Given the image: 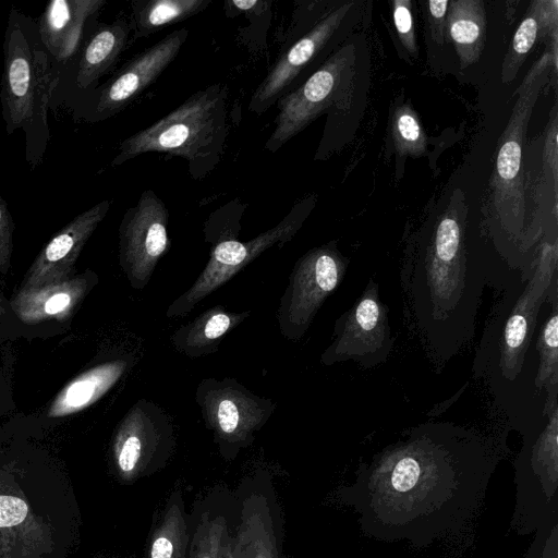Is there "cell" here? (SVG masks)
<instances>
[{
  "label": "cell",
  "instance_id": "1",
  "mask_svg": "<svg viewBox=\"0 0 558 558\" xmlns=\"http://www.w3.org/2000/svg\"><path fill=\"white\" fill-rule=\"evenodd\" d=\"M505 452L498 439L475 429L422 423L360 462L339 497L364 535L422 549L474 518Z\"/></svg>",
  "mask_w": 558,
  "mask_h": 558
},
{
  "label": "cell",
  "instance_id": "2",
  "mask_svg": "<svg viewBox=\"0 0 558 558\" xmlns=\"http://www.w3.org/2000/svg\"><path fill=\"white\" fill-rule=\"evenodd\" d=\"M507 274L472 256L462 193L409 241L400 268L404 319L435 365L442 367L473 340L484 289L502 292L522 277Z\"/></svg>",
  "mask_w": 558,
  "mask_h": 558
},
{
  "label": "cell",
  "instance_id": "3",
  "mask_svg": "<svg viewBox=\"0 0 558 558\" xmlns=\"http://www.w3.org/2000/svg\"><path fill=\"white\" fill-rule=\"evenodd\" d=\"M557 242H544L531 274L502 291L485 326L473 365L486 379L514 427L523 432L545 416L546 395L535 389V347L541 310L557 286Z\"/></svg>",
  "mask_w": 558,
  "mask_h": 558
},
{
  "label": "cell",
  "instance_id": "4",
  "mask_svg": "<svg viewBox=\"0 0 558 558\" xmlns=\"http://www.w3.org/2000/svg\"><path fill=\"white\" fill-rule=\"evenodd\" d=\"M59 72L44 47L37 24L11 9L3 41L1 113L8 135L25 133V157L33 170L44 159L50 140L48 106Z\"/></svg>",
  "mask_w": 558,
  "mask_h": 558
},
{
  "label": "cell",
  "instance_id": "5",
  "mask_svg": "<svg viewBox=\"0 0 558 558\" xmlns=\"http://www.w3.org/2000/svg\"><path fill=\"white\" fill-rule=\"evenodd\" d=\"M228 86L216 83L191 95L178 108L125 138L111 161L118 167L145 153L183 158L194 179L220 161L228 135Z\"/></svg>",
  "mask_w": 558,
  "mask_h": 558
},
{
  "label": "cell",
  "instance_id": "6",
  "mask_svg": "<svg viewBox=\"0 0 558 558\" xmlns=\"http://www.w3.org/2000/svg\"><path fill=\"white\" fill-rule=\"evenodd\" d=\"M556 48L546 51L531 68L517 89L518 95L508 125L499 138L495 168L490 180L492 209L497 227L511 246L526 253L525 201L522 149L532 110L548 80L551 64L556 66ZM510 246V247H511Z\"/></svg>",
  "mask_w": 558,
  "mask_h": 558
},
{
  "label": "cell",
  "instance_id": "7",
  "mask_svg": "<svg viewBox=\"0 0 558 558\" xmlns=\"http://www.w3.org/2000/svg\"><path fill=\"white\" fill-rule=\"evenodd\" d=\"M522 435L523 445L513 464L510 530L527 535L558 519V395L547 398L544 420Z\"/></svg>",
  "mask_w": 558,
  "mask_h": 558
},
{
  "label": "cell",
  "instance_id": "8",
  "mask_svg": "<svg viewBox=\"0 0 558 558\" xmlns=\"http://www.w3.org/2000/svg\"><path fill=\"white\" fill-rule=\"evenodd\" d=\"M317 202L312 194L299 201L272 228L252 240L228 239L213 244L209 259L192 286L167 307L166 317L181 318L191 313L206 296L227 283L262 253L281 247L302 228Z\"/></svg>",
  "mask_w": 558,
  "mask_h": 558
},
{
  "label": "cell",
  "instance_id": "9",
  "mask_svg": "<svg viewBox=\"0 0 558 558\" xmlns=\"http://www.w3.org/2000/svg\"><path fill=\"white\" fill-rule=\"evenodd\" d=\"M205 426L226 457L250 446L277 409L269 398L255 395L232 377H207L195 390Z\"/></svg>",
  "mask_w": 558,
  "mask_h": 558
},
{
  "label": "cell",
  "instance_id": "10",
  "mask_svg": "<svg viewBox=\"0 0 558 558\" xmlns=\"http://www.w3.org/2000/svg\"><path fill=\"white\" fill-rule=\"evenodd\" d=\"M354 49L344 46L329 57L304 83L276 104L278 116L265 148L278 151L324 111L349 106L353 80Z\"/></svg>",
  "mask_w": 558,
  "mask_h": 558
},
{
  "label": "cell",
  "instance_id": "11",
  "mask_svg": "<svg viewBox=\"0 0 558 558\" xmlns=\"http://www.w3.org/2000/svg\"><path fill=\"white\" fill-rule=\"evenodd\" d=\"M349 259L335 242L313 247L295 262L276 313L283 338L304 337L327 298L341 282Z\"/></svg>",
  "mask_w": 558,
  "mask_h": 558
},
{
  "label": "cell",
  "instance_id": "12",
  "mask_svg": "<svg viewBox=\"0 0 558 558\" xmlns=\"http://www.w3.org/2000/svg\"><path fill=\"white\" fill-rule=\"evenodd\" d=\"M388 308L380 300L378 284L369 279L353 305L340 315L333 326L332 340L320 355L329 366L353 361L364 368L386 362L393 348Z\"/></svg>",
  "mask_w": 558,
  "mask_h": 558
},
{
  "label": "cell",
  "instance_id": "13",
  "mask_svg": "<svg viewBox=\"0 0 558 558\" xmlns=\"http://www.w3.org/2000/svg\"><path fill=\"white\" fill-rule=\"evenodd\" d=\"M169 211L158 195L144 191L119 227V263L135 290L149 282L161 257L169 251Z\"/></svg>",
  "mask_w": 558,
  "mask_h": 558
},
{
  "label": "cell",
  "instance_id": "14",
  "mask_svg": "<svg viewBox=\"0 0 558 558\" xmlns=\"http://www.w3.org/2000/svg\"><path fill=\"white\" fill-rule=\"evenodd\" d=\"M173 426L168 413L147 399L137 400L125 413L112 438L111 453L120 480L132 482L155 461L170 452Z\"/></svg>",
  "mask_w": 558,
  "mask_h": 558
},
{
  "label": "cell",
  "instance_id": "15",
  "mask_svg": "<svg viewBox=\"0 0 558 558\" xmlns=\"http://www.w3.org/2000/svg\"><path fill=\"white\" fill-rule=\"evenodd\" d=\"M345 2L324 16L314 27L281 52L268 74L253 93L248 110L262 114L302 83L310 65L317 61L351 10Z\"/></svg>",
  "mask_w": 558,
  "mask_h": 558
},
{
  "label": "cell",
  "instance_id": "16",
  "mask_svg": "<svg viewBox=\"0 0 558 558\" xmlns=\"http://www.w3.org/2000/svg\"><path fill=\"white\" fill-rule=\"evenodd\" d=\"M187 37V28L174 29L124 63L95 92L87 119L92 122L102 121L125 109L168 68Z\"/></svg>",
  "mask_w": 558,
  "mask_h": 558
},
{
  "label": "cell",
  "instance_id": "17",
  "mask_svg": "<svg viewBox=\"0 0 558 558\" xmlns=\"http://www.w3.org/2000/svg\"><path fill=\"white\" fill-rule=\"evenodd\" d=\"M110 205L109 199L97 203L56 233L27 270L21 289L62 282L72 278L81 251L106 217Z\"/></svg>",
  "mask_w": 558,
  "mask_h": 558
},
{
  "label": "cell",
  "instance_id": "18",
  "mask_svg": "<svg viewBox=\"0 0 558 558\" xmlns=\"http://www.w3.org/2000/svg\"><path fill=\"white\" fill-rule=\"evenodd\" d=\"M106 0H52L38 23L40 40L57 63H66L77 52L88 19L97 14Z\"/></svg>",
  "mask_w": 558,
  "mask_h": 558
},
{
  "label": "cell",
  "instance_id": "19",
  "mask_svg": "<svg viewBox=\"0 0 558 558\" xmlns=\"http://www.w3.org/2000/svg\"><path fill=\"white\" fill-rule=\"evenodd\" d=\"M96 282L97 276L86 271L62 282L20 289L11 301V307L20 320L28 325L64 320Z\"/></svg>",
  "mask_w": 558,
  "mask_h": 558
},
{
  "label": "cell",
  "instance_id": "20",
  "mask_svg": "<svg viewBox=\"0 0 558 558\" xmlns=\"http://www.w3.org/2000/svg\"><path fill=\"white\" fill-rule=\"evenodd\" d=\"M251 311L234 312L215 305L177 328L170 337L179 353L197 359L218 351L222 340L251 316Z\"/></svg>",
  "mask_w": 558,
  "mask_h": 558
},
{
  "label": "cell",
  "instance_id": "21",
  "mask_svg": "<svg viewBox=\"0 0 558 558\" xmlns=\"http://www.w3.org/2000/svg\"><path fill=\"white\" fill-rule=\"evenodd\" d=\"M131 363L128 359H117L98 364L76 376L57 393L47 415L63 417L90 407L123 377Z\"/></svg>",
  "mask_w": 558,
  "mask_h": 558
},
{
  "label": "cell",
  "instance_id": "22",
  "mask_svg": "<svg viewBox=\"0 0 558 558\" xmlns=\"http://www.w3.org/2000/svg\"><path fill=\"white\" fill-rule=\"evenodd\" d=\"M130 35V22L124 17L97 26L81 52L76 74L78 87H92L116 64Z\"/></svg>",
  "mask_w": 558,
  "mask_h": 558
},
{
  "label": "cell",
  "instance_id": "23",
  "mask_svg": "<svg viewBox=\"0 0 558 558\" xmlns=\"http://www.w3.org/2000/svg\"><path fill=\"white\" fill-rule=\"evenodd\" d=\"M445 29L454 46L460 68L465 69L475 63L483 51L486 37L484 2L481 0L450 1Z\"/></svg>",
  "mask_w": 558,
  "mask_h": 558
},
{
  "label": "cell",
  "instance_id": "24",
  "mask_svg": "<svg viewBox=\"0 0 558 558\" xmlns=\"http://www.w3.org/2000/svg\"><path fill=\"white\" fill-rule=\"evenodd\" d=\"M231 539L238 558H279L272 519L260 497L244 501L241 524Z\"/></svg>",
  "mask_w": 558,
  "mask_h": 558
},
{
  "label": "cell",
  "instance_id": "25",
  "mask_svg": "<svg viewBox=\"0 0 558 558\" xmlns=\"http://www.w3.org/2000/svg\"><path fill=\"white\" fill-rule=\"evenodd\" d=\"M557 1H533L526 16L515 31L501 68L502 83L515 78L539 33L557 29Z\"/></svg>",
  "mask_w": 558,
  "mask_h": 558
},
{
  "label": "cell",
  "instance_id": "26",
  "mask_svg": "<svg viewBox=\"0 0 558 558\" xmlns=\"http://www.w3.org/2000/svg\"><path fill=\"white\" fill-rule=\"evenodd\" d=\"M211 0H140L132 3L130 20L133 39L148 37L160 29L204 11Z\"/></svg>",
  "mask_w": 558,
  "mask_h": 558
},
{
  "label": "cell",
  "instance_id": "27",
  "mask_svg": "<svg viewBox=\"0 0 558 558\" xmlns=\"http://www.w3.org/2000/svg\"><path fill=\"white\" fill-rule=\"evenodd\" d=\"M557 286L551 290L548 303L550 312L537 327L535 351L537 368L534 386L537 391L549 396L558 392V295Z\"/></svg>",
  "mask_w": 558,
  "mask_h": 558
},
{
  "label": "cell",
  "instance_id": "28",
  "mask_svg": "<svg viewBox=\"0 0 558 558\" xmlns=\"http://www.w3.org/2000/svg\"><path fill=\"white\" fill-rule=\"evenodd\" d=\"M189 533L181 499L167 505L151 535L146 558H185Z\"/></svg>",
  "mask_w": 558,
  "mask_h": 558
},
{
  "label": "cell",
  "instance_id": "29",
  "mask_svg": "<svg viewBox=\"0 0 558 558\" xmlns=\"http://www.w3.org/2000/svg\"><path fill=\"white\" fill-rule=\"evenodd\" d=\"M393 146L399 157H418L426 150L427 138L417 113L410 105L397 106L391 119Z\"/></svg>",
  "mask_w": 558,
  "mask_h": 558
},
{
  "label": "cell",
  "instance_id": "30",
  "mask_svg": "<svg viewBox=\"0 0 558 558\" xmlns=\"http://www.w3.org/2000/svg\"><path fill=\"white\" fill-rule=\"evenodd\" d=\"M227 541L226 520L204 514L191 542L190 558H222Z\"/></svg>",
  "mask_w": 558,
  "mask_h": 558
},
{
  "label": "cell",
  "instance_id": "31",
  "mask_svg": "<svg viewBox=\"0 0 558 558\" xmlns=\"http://www.w3.org/2000/svg\"><path fill=\"white\" fill-rule=\"evenodd\" d=\"M393 24L400 41L404 48L415 54L417 51L412 2L410 0H395L392 3Z\"/></svg>",
  "mask_w": 558,
  "mask_h": 558
},
{
  "label": "cell",
  "instance_id": "32",
  "mask_svg": "<svg viewBox=\"0 0 558 558\" xmlns=\"http://www.w3.org/2000/svg\"><path fill=\"white\" fill-rule=\"evenodd\" d=\"M534 534L523 558H558V519L546 523Z\"/></svg>",
  "mask_w": 558,
  "mask_h": 558
},
{
  "label": "cell",
  "instance_id": "33",
  "mask_svg": "<svg viewBox=\"0 0 558 558\" xmlns=\"http://www.w3.org/2000/svg\"><path fill=\"white\" fill-rule=\"evenodd\" d=\"M14 222L10 209L0 193V271L3 275L10 269L13 248Z\"/></svg>",
  "mask_w": 558,
  "mask_h": 558
},
{
  "label": "cell",
  "instance_id": "34",
  "mask_svg": "<svg viewBox=\"0 0 558 558\" xmlns=\"http://www.w3.org/2000/svg\"><path fill=\"white\" fill-rule=\"evenodd\" d=\"M449 2V0H432L427 2L430 33L433 39L439 46H441L445 41V26Z\"/></svg>",
  "mask_w": 558,
  "mask_h": 558
},
{
  "label": "cell",
  "instance_id": "35",
  "mask_svg": "<svg viewBox=\"0 0 558 558\" xmlns=\"http://www.w3.org/2000/svg\"><path fill=\"white\" fill-rule=\"evenodd\" d=\"M222 558H238L231 538H228L226 543Z\"/></svg>",
  "mask_w": 558,
  "mask_h": 558
},
{
  "label": "cell",
  "instance_id": "36",
  "mask_svg": "<svg viewBox=\"0 0 558 558\" xmlns=\"http://www.w3.org/2000/svg\"><path fill=\"white\" fill-rule=\"evenodd\" d=\"M5 313V302L3 296L0 293V316Z\"/></svg>",
  "mask_w": 558,
  "mask_h": 558
}]
</instances>
